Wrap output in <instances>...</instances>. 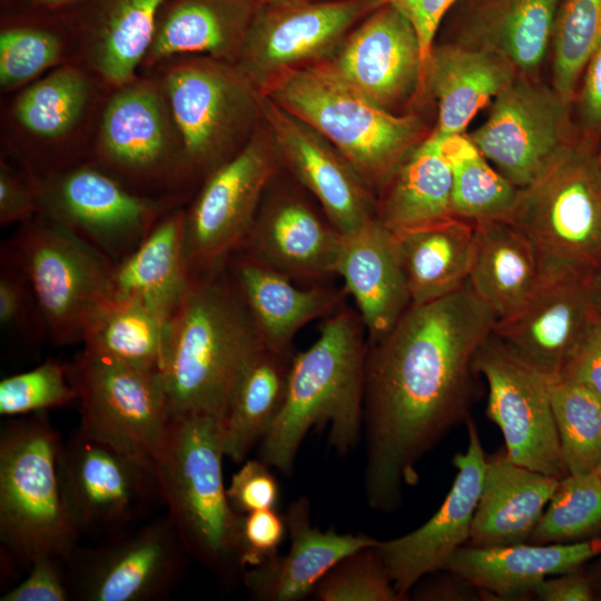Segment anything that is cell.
<instances>
[{
    "mask_svg": "<svg viewBox=\"0 0 601 601\" xmlns=\"http://www.w3.org/2000/svg\"><path fill=\"white\" fill-rule=\"evenodd\" d=\"M191 282L184 243V208L174 207L134 252L115 264L107 298L137 300L168 322Z\"/></svg>",
    "mask_w": 601,
    "mask_h": 601,
    "instance_id": "cell-32",
    "label": "cell"
},
{
    "mask_svg": "<svg viewBox=\"0 0 601 601\" xmlns=\"http://www.w3.org/2000/svg\"><path fill=\"white\" fill-rule=\"evenodd\" d=\"M156 68L181 141L180 187L201 183L255 131L259 90L236 65L206 56Z\"/></svg>",
    "mask_w": 601,
    "mask_h": 601,
    "instance_id": "cell-7",
    "label": "cell"
},
{
    "mask_svg": "<svg viewBox=\"0 0 601 601\" xmlns=\"http://www.w3.org/2000/svg\"><path fill=\"white\" fill-rule=\"evenodd\" d=\"M551 42L553 89L573 104L583 71L601 45V0H561Z\"/></svg>",
    "mask_w": 601,
    "mask_h": 601,
    "instance_id": "cell-42",
    "label": "cell"
},
{
    "mask_svg": "<svg viewBox=\"0 0 601 601\" xmlns=\"http://www.w3.org/2000/svg\"><path fill=\"white\" fill-rule=\"evenodd\" d=\"M6 242L31 283L48 338L56 346L80 343L90 314L107 298L115 263L40 214Z\"/></svg>",
    "mask_w": 601,
    "mask_h": 601,
    "instance_id": "cell-10",
    "label": "cell"
},
{
    "mask_svg": "<svg viewBox=\"0 0 601 601\" xmlns=\"http://www.w3.org/2000/svg\"><path fill=\"white\" fill-rule=\"evenodd\" d=\"M166 0H90L77 22L86 68L117 89L137 77Z\"/></svg>",
    "mask_w": 601,
    "mask_h": 601,
    "instance_id": "cell-31",
    "label": "cell"
},
{
    "mask_svg": "<svg viewBox=\"0 0 601 601\" xmlns=\"http://www.w3.org/2000/svg\"><path fill=\"white\" fill-rule=\"evenodd\" d=\"M601 536V476L568 474L558 486L528 543H569Z\"/></svg>",
    "mask_w": 601,
    "mask_h": 601,
    "instance_id": "cell-43",
    "label": "cell"
},
{
    "mask_svg": "<svg viewBox=\"0 0 601 601\" xmlns=\"http://www.w3.org/2000/svg\"><path fill=\"white\" fill-rule=\"evenodd\" d=\"M366 352L367 333L356 308L345 303L324 318L317 339L294 354L284 406L259 443L262 461L289 476L314 426H328V444L338 454L358 444Z\"/></svg>",
    "mask_w": 601,
    "mask_h": 601,
    "instance_id": "cell-3",
    "label": "cell"
},
{
    "mask_svg": "<svg viewBox=\"0 0 601 601\" xmlns=\"http://www.w3.org/2000/svg\"><path fill=\"white\" fill-rule=\"evenodd\" d=\"M0 326L28 343L48 337L31 283L6 240L0 246Z\"/></svg>",
    "mask_w": 601,
    "mask_h": 601,
    "instance_id": "cell-47",
    "label": "cell"
},
{
    "mask_svg": "<svg viewBox=\"0 0 601 601\" xmlns=\"http://www.w3.org/2000/svg\"><path fill=\"white\" fill-rule=\"evenodd\" d=\"M256 9L253 0H166L141 67L186 56L235 65Z\"/></svg>",
    "mask_w": 601,
    "mask_h": 601,
    "instance_id": "cell-28",
    "label": "cell"
},
{
    "mask_svg": "<svg viewBox=\"0 0 601 601\" xmlns=\"http://www.w3.org/2000/svg\"><path fill=\"white\" fill-rule=\"evenodd\" d=\"M597 148L579 139L539 181L522 189L509 218L530 240L541 279L591 278L601 267Z\"/></svg>",
    "mask_w": 601,
    "mask_h": 601,
    "instance_id": "cell-8",
    "label": "cell"
},
{
    "mask_svg": "<svg viewBox=\"0 0 601 601\" xmlns=\"http://www.w3.org/2000/svg\"><path fill=\"white\" fill-rule=\"evenodd\" d=\"M559 480L512 462L505 449L486 456L481 494L465 545L528 543Z\"/></svg>",
    "mask_w": 601,
    "mask_h": 601,
    "instance_id": "cell-29",
    "label": "cell"
},
{
    "mask_svg": "<svg viewBox=\"0 0 601 601\" xmlns=\"http://www.w3.org/2000/svg\"><path fill=\"white\" fill-rule=\"evenodd\" d=\"M571 105L559 93L515 77L469 137L494 168L521 189L539 181L579 140Z\"/></svg>",
    "mask_w": 601,
    "mask_h": 601,
    "instance_id": "cell-16",
    "label": "cell"
},
{
    "mask_svg": "<svg viewBox=\"0 0 601 601\" xmlns=\"http://www.w3.org/2000/svg\"><path fill=\"white\" fill-rule=\"evenodd\" d=\"M267 129L247 142L201 183L184 208V243L191 280L227 263L240 247L263 196L279 169Z\"/></svg>",
    "mask_w": 601,
    "mask_h": 601,
    "instance_id": "cell-12",
    "label": "cell"
},
{
    "mask_svg": "<svg viewBox=\"0 0 601 601\" xmlns=\"http://www.w3.org/2000/svg\"><path fill=\"white\" fill-rule=\"evenodd\" d=\"M445 574L421 579L414 587L413 599L424 601L489 600L486 593L463 577L444 570Z\"/></svg>",
    "mask_w": 601,
    "mask_h": 601,
    "instance_id": "cell-55",
    "label": "cell"
},
{
    "mask_svg": "<svg viewBox=\"0 0 601 601\" xmlns=\"http://www.w3.org/2000/svg\"><path fill=\"white\" fill-rule=\"evenodd\" d=\"M188 554L167 514L142 521L67 560L71 601H159L183 580Z\"/></svg>",
    "mask_w": 601,
    "mask_h": 601,
    "instance_id": "cell-14",
    "label": "cell"
},
{
    "mask_svg": "<svg viewBox=\"0 0 601 601\" xmlns=\"http://www.w3.org/2000/svg\"><path fill=\"white\" fill-rule=\"evenodd\" d=\"M68 375L77 393L78 428L154 465L171 420L159 373L82 349L68 363Z\"/></svg>",
    "mask_w": 601,
    "mask_h": 601,
    "instance_id": "cell-13",
    "label": "cell"
},
{
    "mask_svg": "<svg viewBox=\"0 0 601 601\" xmlns=\"http://www.w3.org/2000/svg\"><path fill=\"white\" fill-rule=\"evenodd\" d=\"M40 215L115 264L126 258L175 206L173 197L138 193L93 161L30 177Z\"/></svg>",
    "mask_w": 601,
    "mask_h": 601,
    "instance_id": "cell-9",
    "label": "cell"
},
{
    "mask_svg": "<svg viewBox=\"0 0 601 601\" xmlns=\"http://www.w3.org/2000/svg\"><path fill=\"white\" fill-rule=\"evenodd\" d=\"M258 90L328 139L375 197L422 132L416 117L381 107L325 60L284 70Z\"/></svg>",
    "mask_w": 601,
    "mask_h": 601,
    "instance_id": "cell-5",
    "label": "cell"
},
{
    "mask_svg": "<svg viewBox=\"0 0 601 601\" xmlns=\"http://www.w3.org/2000/svg\"><path fill=\"white\" fill-rule=\"evenodd\" d=\"M226 491L231 508L238 514L276 509L279 501L277 479L260 459L244 461Z\"/></svg>",
    "mask_w": 601,
    "mask_h": 601,
    "instance_id": "cell-49",
    "label": "cell"
},
{
    "mask_svg": "<svg viewBox=\"0 0 601 601\" xmlns=\"http://www.w3.org/2000/svg\"><path fill=\"white\" fill-rule=\"evenodd\" d=\"M168 322L144 304L106 298L90 314L82 334L83 351L141 370L160 372Z\"/></svg>",
    "mask_w": 601,
    "mask_h": 601,
    "instance_id": "cell-38",
    "label": "cell"
},
{
    "mask_svg": "<svg viewBox=\"0 0 601 601\" xmlns=\"http://www.w3.org/2000/svg\"><path fill=\"white\" fill-rule=\"evenodd\" d=\"M597 472H598L599 475L601 476V462H600V464H599V466H598V469H597Z\"/></svg>",
    "mask_w": 601,
    "mask_h": 601,
    "instance_id": "cell-62",
    "label": "cell"
},
{
    "mask_svg": "<svg viewBox=\"0 0 601 601\" xmlns=\"http://www.w3.org/2000/svg\"><path fill=\"white\" fill-rule=\"evenodd\" d=\"M295 352L259 351L243 371L221 418L225 456L243 463L279 415Z\"/></svg>",
    "mask_w": 601,
    "mask_h": 601,
    "instance_id": "cell-37",
    "label": "cell"
},
{
    "mask_svg": "<svg viewBox=\"0 0 601 601\" xmlns=\"http://www.w3.org/2000/svg\"><path fill=\"white\" fill-rule=\"evenodd\" d=\"M590 287L595 302V305L601 313V267L590 278Z\"/></svg>",
    "mask_w": 601,
    "mask_h": 601,
    "instance_id": "cell-57",
    "label": "cell"
},
{
    "mask_svg": "<svg viewBox=\"0 0 601 601\" xmlns=\"http://www.w3.org/2000/svg\"><path fill=\"white\" fill-rule=\"evenodd\" d=\"M303 1H318V0H253L256 7H264L270 4L288 3V2H303Z\"/></svg>",
    "mask_w": 601,
    "mask_h": 601,
    "instance_id": "cell-60",
    "label": "cell"
},
{
    "mask_svg": "<svg viewBox=\"0 0 601 601\" xmlns=\"http://www.w3.org/2000/svg\"><path fill=\"white\" fill-rule=\"evenodd\" d=\"M600 555L601 536L569 543L462 545L444 570L466 579L489 600H524L533 597L535 587L544 579L579 570Z\"/></svg>",
    "mask_w": 601,
    "mask_h": 601,
    "instance_id": "cell-27",
    "label": "cell"
},
{
    "mask_svg": "<svg viewBox=\"0 0 601 601\" xmlns=\"http://www.w3.org/2000/svg\"><path fill=\"white\" fill-rule=\"evenodd\" d=\"M325 61L347 83L387 110L424 89L416 30L388 3L367 14Z\"/></svg>",
    "mask_w": 601,
    "mask_h": 601,
    "instance_id": "cell-22",
    "label": "cell"
},
{
    "mask_svg": "<svg viewBox=\"0 0 601 601\" xmlns=\"http://www.w3.org/2000/svg\"><path fill=\"white\" fill-rule=\"evenodd\" d=\"M65 53L61 36L40 26H11L0 32V88L14 90L60 65Z\"/></svg>",
    "mask_w": 601,
    "mask_h": 601,
    "instance_id": "cell-44",
    "label": "cell"
},
{
    "mask_svg": "<svg viewBox=\"0 0 601 601\" xmlns=\"http://www.w3.org/2000/svg\"><path fill=\"white\" fill-rule=\"evenodd\" d=\"M39 205L29 176L13 171L7 164L0 165V225L24 224L36 217Z\"/></svg>",
    "mask_w": 601,
    "mask_h": 601,
    "instance_id": "cell-52",
    "label": "cell"
},
{
    "mask_svg": "<svg viewBox=\"0 0 601 601\" xmlns=\"http://www.w3.org/2000/svg\"><path fill=\"white\" fill-rule=\"evenodd\" d=\"M311 503L297 497L285 516L290 545L285 554L246 569L243 581L259 601H298L312 595L321 579L348 554L377 543L366 534L322 531L312 524Z\"/></svg>",
    "mask_w": 601,
    "mask_h": 601,
    "instance_id": "cell-24",
    "label": "cell"
},
{
    "mask_svg": "<svg viewBox=\"0 0 601 601\" xmlns=\"http://www.w3.org/2000/svg\"><path fill=\"white\" fill-rule=\"evenodd\" d=\"M229 274L268 349L293 352L296 334L346 303L344 286L303 285L238 254L227 260Z\"/></svg>",
    "mask_w": 601,
    "mask_h": 601,
    "instance_id": "cell-26",
    "label": "cell"
},
{
    "mask_svg": "<svg viewBox=\"0 0 601 601\" xmlns=\"http://www.w3.org/2000/svg\"><path fill=\"white\" fill-rule=\"evenodd\" d=\"M114 90L91 161L141 194L180 188L181 141L157 79L137 76Z\"/></svg>",
    "mask_w": 601,
    "mask_h": 601,
    "instance_id": "cell-15",
    "label": "cell"
},
{
    "mask_svg": "<svg viewBox=\"0 0 601 601\" xmlns=\"http://www.w3.org/2000/svg\"><path fill=\"white\" fill-rule=\"evenodd\" d=\"M286 533L285 516L276 509L242 514L237 556L243 572L275 559Z\"/></svg>",
    "mask_w": 601,
    "mask_h": 601,
    "instance_id": "cell-48",
    "label": "cell"
},
{
    "mask_svg": "<svg viewBox=\"0 0 601 601\" xmlns=\"http://www.w3.org/2000/svg\"><path fill=\"white\" fill-rule=\"evenodd\" d=\"M92 93V81L85 68L61 65L17 96L12 117L38 142L58 144L79 126Z\"/></svg>",
    "mask_w": 601,
    "mask_h": 601,
    "instance_id": "cell-39",
    "label": "cell"
},
{
    "mask_svg": "<svg viewBox=\"0 0 601 601\" xmlns=\"http://www.w3.org/2000/svg\"><path fill=\"white\" fill-rule=\"evenodd\" d=\"M453 175L432 135L413 147L376 194V218L394 234L453 217Z\"/></svg>",
    "mask_w": 601,
    "mask_h": 601,
    "instance_id": "cell-35",
    "label": "cell"
},
{
    "mask_svg": "<svg viewBox=\"0 0 601 601\" xmlns=\"http://www.w3.org/2000/svg\"><path fill=\"white\" fill-rule=\"evenodd\" d=\"M469 285L497 321L522 308L541 283L534 249L509 219L474 223Z\"/></svg>",
    "mask_w": 601,
    "mask_h": 601,
    "instance_id": "cell-34",
    "label": "cell"
},
{
    "mask_svg": "<svg viewBox=\"0 0 601 601\" xmlns=\"http://www.w3.org/2000/svg\"><path fill=\"white\" fill-rule=\"evenodd\" d=\"M273 185L272 180L235 254L298 284L331 283L344 236L298 190Z\"/></svg>",
    "mask_w": 601,
    "mask_h": 601,
    "instance_id": "cell-20",
    "label": "cell"
},
{
    "mask_svg": "<svg viewBox=\"0 0 601 601\" xmlns=\"http://www.w3.org/2000/svg\"><path fill=\"white\" fill-rule=\"evenodd\" d=\"M594 166L598 176L599 187L601 191V141L594 152Z\"/></svg>",
    "mask_w": 601,
    "mask_h": 601,
    "instance_id": "cell-61",
    "label": "cell"
},
{
    "mask_svg": "<svg viewBox=\"0 0 601 601\" xmlns=\"http://www.w3.org/2000/svg\"><path fill=\"white\" fill-rule=\"evenodd\" d=\"M469 443L453 457L457 473L439 510L422 526L403 536L377 541L375 551L384 562L394 589L403 600L425 575L442 571L455 551L469 540L486 465L479 431L466 422Z\"/></svg>",
    "mask_w": 601,
    "mask_h": 601,
    "instance_id": "cell-21",
    "label": "cell"
},
{
    "mask_svg": "<svg viewBox=\"0 0 601 601\" xmlns=\"http://www.w3.org/2000/svg\"><path fill=\"white\" fill-rule=\"evenodd\" d=\"M395 235L412 304L442 298L467 283L474 223L453 216Z\"/></svg>",
    "mask_w": 601,
    "mask_h": 601,
    "instance_id": "cell-36",
    "label": "cell"
},
{
    "mask_svg": "<svg viewBox=\"0 0 601 601\" xmlns=\"http://www.w3.org/2000/svg\"><path fill=\"white\" fill-rule=\"evenodd\" d=\"M263 348L259 331L227 268L193 279L168 321L159 378L170 418H219L249 361Z\"/></svg>",
    "mask_w": 601,
    "mask_h": 601,
    "instance_id": "cell-2",
    "label": "cell"
},
{
    "mask_svg": "<svg viewBox=\"0 0 601 601\" xmlns=\"http://www.w3.org/2000/svg\"><path fill=\"white\" fill-rule=\"evenodd\" d=\"M77 402L68 363L49 358L37 367L0 382V414L4 417L48 412Z\"/></svg>",
    "mask_w": 601,
    "mask_h": 601,
    "instance_id": "cell-45",
    "label": "cell"
},
{
    "mask_svg": "<svg viewBox=\"0 0 601 601\" xmlns=\"http://www.w3.org/2000/svg\"><path fill=\"white\" fill-rule=\"evenodd\" d=\"M336 276L354 299L367 344L387 334L412 304L396 235L377 218L344 237Z\"/></svg>",
    "mask_w": 601,
    "mask_h": 601,
    "instance_id": "cell-25",
    "label": "cell"
},
{
    "mask_svg": "<svg viewBox=\"0 0 601 601\" xmlns=\"http://www.w3.org/2000/svg\"><path fill=\"white\" fill-rule=\"evenodd\" d=\"M600 316L590 278H544L522 308L496 322L493 333L555 382Z\"/></svg>",
    "mask_w": 601,
    "mask_h": 601,
    "instance_id": "cell-23",
    "label": "cell"
},
{
    "mask_svg": "<svg viewBox=\"0 0 601 601\" xmlns=\"http://www.w3.org/2000/svg\"><path fill=\"white\" fill-rule=\"evenodd\" d=\"M501 56L456 42L433 46L424 76L439 109L435 137L462 134L469 122L516 77Z\"/></svg>",
    "mask_w": 601,
    "mask_h": 601,
    "instance_id": "cell-33",
    "label": "cell"
},
{
    "mask_svg": "<svg viewBox=\"0 0 601 601\" xmlns=\"http://www.w3.org/2000/svg\"><path fill=\"white\" fill-rule=\"evenodd\" d=\"M551 403L568 474L597 471L601 462V395L559 380L552 383Z\"/></svg>",
    "mask_w": 601,
    "mask_h": 601,
    "instance_id": "cell-41",
    "label": "cell"
},
{
    "mask_svg": "<svg viewBox=\"0 0 601 601\" xmlns=\"http://www.w3.org/2000/svg\"><path fill=\"white\" fill-rule=\"evenodd\" d=\"M259 107L280 162L344 237L376 218L375 194L328 139L260 91Z\"/></svg>",
    "mask_w": 601,
    "mask_h": 601,
    "instance_id": "cell-19",
    "label": "cell"
},
{
    "mask_svg": "<svg viewBox=\"0 0 601 601\" xmlns=\"http://www.w3.org/2000/svg\"><path fill=\"white\" fill-rule=\"evenodd\" d=\"M38 7L45 8L47 10H57L69 4H72L79 0H30Z\"/></svg>",
    "mask_w": 601,
    "mask_h": 601,
    "instance_id": "cell-58",
    "label": "cell"
},
{
    "mask_svg": "<svg viewBox=\"0 0 601 601\" xmlns=\"http://www.w3.org/2000/svg\"><path fill=\"white\" fill-rule=\"evenodd\" d=\"M561 0H456L460 45L504 58L522 76L539 68ZM451 7V8H452Z\"/></svg>",
    "mask_w": 601,
    "mask_h": 601,
    "instance_id": "cell-30",
    "label": "cell"
},
{
    "mask_svg": "<svg viewBox=\"0 0 601 601\" xmlns=\"http://www.w3.org/2000/svg\"><path fill=\"white\" fill-rule=\"evenodd\" d=\"M381 0H318L258 7L235 65L259 89L277 73L329 59Z\"/></svg>",
    "mask_w": 601,
    "mask_h": 601,
    "instance_id": "cell-18",
    "label": "cell"
},
{
    "mask_svg": "<svg viewBox=\"0 0 601 601\" xmlns=\"http://www.w3.org/2000/svg\"><path fill=\"white\" fill-rule=\"evenodd\" d=\"M398 9L414 26L426 65L435 35L456 0H381Z\"/></svg>",
    "mask_w": 601,
    "mask_h": 601,
    "instance_id": "cell-53",
    "label": "cell"
},
{
    "mask_svg": "<svg viewBox=\"0 0 601 601\" xmlns=\"http://www.w3.org/2000/svg\"><path fill=\"white\" fill-rule=\"evenodd\" d=\"M474 366L489 384L487 417L501 430L508 457L542 474L568 475L551 403L552 381L492 333Z\"/></svg>",
    "mask_w": 601,
    "mask_h": 601,
    "instance_id": "cell-17",
    "label": "cell"
},
{
    "mask_svg": "<svg viewBox=\"0 0 601 601\" xmlns=\"http://www.w3.org/2000/svg\"><path fill=\"white\" fill-rule=\"evenodd\" d=\"M62 499L81 536L104 540L140 523L160 501L155 466L75 431L58 455Z\"/></svg>",
    "mask_w": 601,
    "mask_h": 601,
    "instance_id": "cell-11",
    "label": "cell"
},
{
    "mask_svg": "<svg viewBox=\"0 0 601 601\" xmlns=\"http://www.w3.org/2000/svg\"><path fill=\"white\" fill-rule=\"evenodd\" d=\"M221 418L171 417L154 466L161 502L190 558L218 579L243 570L237 556L242 514L231 508L223 477Z\"/></svg>",
    "mask_w": 601,
    "mask_h": 601,
    "instance_id": "cell-4",
    "label": "cell"
},
{
    "mask_svg": "<svg viewBox=\"0 0 601 601\" xmlns=\"http://www.w3.org/2000/svg\"><path fill=\"white\" fill-rule=\"evenodd\" d=\"M496 322L466 283L411 304L387 334L367 344L364 489L371 509L400 508L403 489L418 482L420 460L471 418L482 393L474 357Z\"/></svg>",
    "mask_w": 601,
    "mask_h": 601,
    "instance_id": "cell-1",
    "label": "cell"
},
{
    "mask_svg": "<svg viewBox=\"0 0 601 601\" xmlns=\"http://www.w3.org/2000/svg\"><path fill=\"white\" fill-rule=\"evenodd\" d=\"M28 575L0 598L1 601H70L67 560L43 556L27 570Z\"/></svg>",
    "mask_w": 601,
    "mask_h": 601,
    "instance_id": "cell-50",
    "label": "cell"
},
{
    "mask_svg": "<svg viewBox=\"0 0 601 601\" xmlns=\"http://www.w3.org/2000/svg\"><path fill=\"white\" fill-rule=\"evenodd\" d=\"M559 380L578 383L601 395V316L565 364Z\"/></svg>",
    "mask_w": 601,
    "mask_h": 601,
    "instance_id": "cell-54",
    "label": "cell"
},
{
    "mask_svg": "<svg viewBox=\"0 0 601 601\" xmlns=\"http://www.w3.org/2000/svg\"><path fill=\"white\" fill-rule=\"evenodd\" d=\"M579 570L549 577L534 589L533 597L542 601L595 600L591 581Z\"/></svg>",
    "mask_w": 601,
    "mask_h": 601,
    "instance_id": "cell-56",
    "label": "cell"
},
{
    "mask_svg": "<svg viewBox=\"0 0 601 601\" xmlns=\"http://www.w3.org/2000/svg\"><path fill=\"white\" fill-rule=\"evenodd\" d=\"M588 577L591 581L595 599H598V597H601V562L593 565Z\"/></svg>",
    "mask_w": 601,
    "mask_h": 601,
    "instance_id": "cell-59",
    "label": "cell"
},
{
    "mask_svg": "<svg viewBox=\"0 0 601 601\" xmlns=\"http://www.w3.org/2000/svg\"><path fill=\"white\" fill-rule=\"evenodd\" d=\"M62 437L48 412L8 417L0 432V541L24 569L43 556L68 560L79 533L59 481Z\"/></svg>",
    "mask_w": 601,
    "mask_h": 601,
    "instance_id": "cell-6",
    "label": "cell"
},
{
    "mask_svg": "<svg viewBox=\"0 0 601 601\" xmlns=\"http://www.w3.org/2000/svg\"><path fill=\"white\" fill-rule=\"evenodd\" d=\"M435 138L452 169L453 215L472 223L509 219L522 189L492 167L470 137Z\"/></svg>",
    "mask_w": 601,
    "mask_h": 601,
    "instance_id": "cell-40",
    "label": "cell"
},
{
    "mask_svg": "<svg viewBox=\"0 0 601 601\" xmlns=\"http://www.w3.org/2000/svg\"><path fill=\"white\" fill-rule=\"evenodd\" d=\"M573 102L579 139L598 147L601 141V45L583 71Z\"/></svg>",
    "mask_w": 601,
    "mask_h": 601,
    "instance_id": "cell-51",
    "label": "cell"
},
{
    "mask_svg": "<svg viewBox=\"0 0 601 601\" xmlns=\"http://www.w3.org/2000/svg\"><path fill=\"white\" fill-rule=\"evenodd\" d=\"M312 597L317 601H403L374 545L342 559L321 579Z\"/></svg>",
    "mask_w": 601,
    "mask_h": 601,
    "instance_id": "cell-46",
    "label": "cell"
}]
</instances>
